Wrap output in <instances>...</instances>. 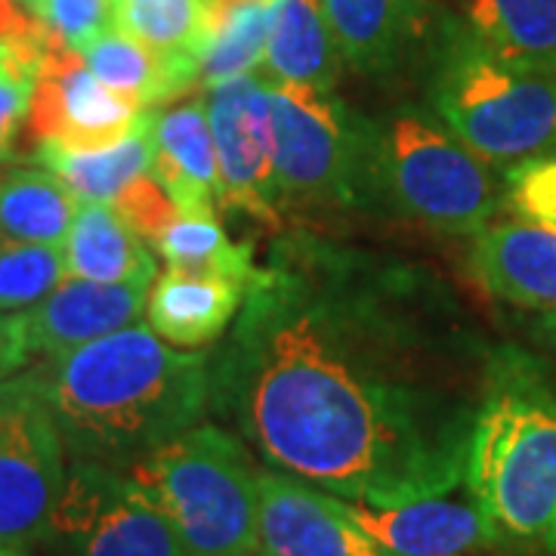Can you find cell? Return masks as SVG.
Returning <instances> with one entry per match:
<instances>
[{
	"label": "cell",
	"mask_w": 556,
	"mask_h": 556,
	"mask_svg": "<svg viewBox=\"0 0 556 556\" xmlns=\"http://www.w3.org/2000/svg\"><path fill=\"white\" fill-rule=\"evenodd\" d=\"M0 556H31L25 547H13V544H0Z\"/></svg>",
	"instance_id": "e575fe53"
},
{
	"label": "cell",
	"mask_w": 556,
	"mask_h": 556,
	"mask_svg": "<svg viewBox=\"0 0 556 556\" xmlns=\"http://www.w3.org/2000/svg\"><path fill=\"white\" fill-rule=\"evenodd\" d=\"M78 53L109 90L134 100L146 112L199 87V68L161 56L118 28L90 40Z\"/></svg>",
	"instance_id": "7402d4cb"
},
{
	"label": "cell",
	"mask_w": 556,
	"mask_h": 556,
	"mask_svg": "<svg viewBox=\"0 0 556 556\" xmlns=\"http://www.w3.org/2000/svg\"><path fill=\"white\" fill-rule=\"evenodd\" d=\"M340 60L362 75L390 72L424 28V0H321Z\"/></svg>",
	"instance_id": "ac0fdd59"
},
{
	"label": "cell",
	"mask_w": 556,
	"mask_h": 556,
	"mask_svg": "<svg viewBox=\"0 0 556 556\" xmlns=\"http://www.w3.org/2000/svg\"><path fill=\"white\" fill-rule=\"evenodd\" d=\"M152 285H100L65 278L60 288L25 313L35 356L60 358L93 340L139 325Z\"/></svg>",
	"instance_id": "5bb4252c"
},
{
	"label": "cell",
	"mask_w": 556,
	"mask_h": 556,
	"mask_svg": "<svg viewBox=\"0 0 556 556\" xmlns=\"http://www.w3.org/2000/svg\"><path fill=\"white\" fill-rule=\"evenodd\" d=\"M281 201H356L375 161L378 130L365 127L331 90L266 78Z\"/></svg>",
	"instance_id": "52a82bcc"
},
{
	"label": "cell",
	"mask_w": 556,
	"mask_h": 556,
	"mask_svg": "<svg viewBox=\"0 0 556 556\" xmlns=\"http://www.w3.org/2000/svg\"><path fill=\"white\" fill-rule=\"evenodd\" d=\"M343 510L365 535L396 556H470L501 541L470 485L399 507H365L343 501Z\"/></svg>",
	"instance_id": "4fadbf2b"
},
{
	"label": "cell",
	"mask_w": 556,
	"mask_h": 556,
	"mask_svg": "<svg viewBox=\"0 0 556 556\" xmlns=\"http://www.w3.org/2000/svg\"><path fill=\"white\" fill-rule=\"evenodd\" d=\"M35 356L25 313H0V383L16 378Z\"/></svg>",
	"instance_id": "d6a6232c"
},
{
	"label": "cell",
	"mask_w": 556,
	"mask_h": 556,
	"mask_svg": "<svg viewBox=\"0 0 556 556\" xmlns=\"http://www.w3.org/2000/svg\"><path fill=\"white\" fill-rule=\"evenodd\" d=\"M260 551L269 556H396L346 517L343 501L281 470H260Z\"/></svg>",
	"instance_id": "7c38bea8"
},
{
	"label": "cell",
	"mask_w": 556,
	"mask_h": 556,
	"mask_svg": "<svg viewBox=\"0 0 556 556\" xmlns=\"http://www.w3.org/2000/svg\"><path fill=\"white\" fill-rule=\"evenodd\" d=\"M538 334L547 340L551 346L556 350V313H547V316L541 318V325H538Z\"/></svg>",
	"instance_id": "836d02e7"
},
{
	"label": "cell",
	"mask_w": 556,
	"mask_h": 556,
	"mask_svg": "<svg viewBox=\"0 0 556 556\" xmlns=\"http://www.w3.org/2000/svg\"><path fill=\"white\" fill-rule=\"evenodd\" d=\"M207 121L214 134L219 167V211L244 214L281 232L276 186V137L266 78H244L219 84L207 93Z\"/></svg>",
	"instance_id": "30bf717a"
},
{
	"label": "cell",
	"mask_w": 556,
	"mask_h": 556,
	"mask_svg": "<svg viewBox=\"0 0 556 556\" xmlns=\"http://www.w3.org/2000/svg\"><path fill=\"white\" fill-rule=\"evenodd\" d=\"M127 473L167 514L189 556L260 551V467L229 430L199 424Z\"/></svg>",
	"instance_id": "5b68a950"
},
{
	"label": "cell",
	"mask_w": 556,
	"mask_h": 556,
	"mask_svg": "<svg viewBox=\"0 0 556 556\" xmlns=\"http://www.w3.org/2000/svg\"><path fill=\"white\" fill-rule=\"evenodd\" d=\"M437 118L492 167L556 152V75L501 60L467 25H448L430 80Z\"/></svg>",
	"instance_id": "277c9868"
},
{
	"label": "cell",
	"mask_w": 556,
	"mask_h": 556,
	"mask_svg": "<svg viewBox=\"0 0 556 556\" xmlns=\"http://www.w3.org/2000/svg\"><path fill=\"white\" fill-rule=\"evenodd\" d=\"M0 56H3V47H0Z\"/></svg>",
	"instance_id": "f35d334b"
},
{
	"label": "cell",
	"mask_w": 556,
	"mask_h": 556,
	"mask_svg": "<svg viewBox=\"0 0 556 556\" xmlns=\"http://www.w3.org/2000/svg\"><path fill=\"white\" fill-rule=\"evenodd\" d=\"M68 460L130 470L211 412V353L130 325L31 368Z\"/></svg>",
	"instance_id": "7a4b0ae2"
},
{
	"label": "cell",
	"mask_w": 556,
	"mask_h": 556,
	"mask_svg": "<svg viewBox=\"0 0 556 556\" xmlns=\"http://www.w3.org/2000/svg\"><path fill=\"white\" fill-rule=\"evenodd\" d=\"M68 278L62 244L0 239V313H28Z\"/></svg>",
	"instance_id": "83f0119b"
},
{
	"label": "cell",
	"mask_w": 556,
	"mask_h": 556,
	"mask_svg": "<svg viewBox=\"0 0 556 556\" xmlns=\"http://www.w3.org/2000/svg\"><path fill=\"white\" fill-rule=\"evenodd\" d=\"M78 195L47 167H16L0 174V239L22 244H62Z\"/></svg>",
	"instance_id": "cb8c5ba5"
},
{
	"label": "cell",
	"mask_w": 556,
	"mask_h": 556,
	"mask_svg": "<svg viewBox=\"0 0 556 556\" xmlns=\"http://www.w3.org/2000/svg\"><path fill=\"white\" fill-rule=\"evenodd\" d=\"M248 285L167 269L149 288V328L170 346H207L236 321Z\"/></svg>",
	"instance_id": "e0dca14e"
},
{
	"label": "cell",
	"mask_w": 556,
	"mask_h": 556,
	"mask_svg": "<svg viewBox=\"0 0 556 556\" xmlns=\"http://www.w3.org/2000/svg\"><path fill=\"white\" fill-rule=\"evenodd\" d=\"M269 20H273V0H251L229 10H217L214 38L201 60L199 87L214 90L219 84L251 75L266 53Z\"/></svg>",
	"instance_id": "4316f807"
},
{
	"label": "cell",
	"mask_w": 556,
	"mask_h": 556,
	"mask_svg": "<svg viewBox=\"0 0 556 556\" xmlns=\"http://www.w3.org/2000/svg\"><path fill=\"white\" fill-rule=\"evenodd\" d=\"M211 0H115V28L161 56L199 68L214 38Z\"/></svg>",
	"instance_id": "d4e9b609"
},
{
	"label": "cell",
	"mask_w": 556,
	"mask_h": 556,
	"mask_svg": "<svg viewBox=\"0 0 556 556\" xmlns=\"http://www.w3.org/2000/svg\"><path fill=\"white\" fill-rule=\"evenodd\" d=\"M338 43L321 0H273L263 68L269 80L331 90L340 75Z\"/></svg>",
	"instance_id": "44dd1931"
},
{
	"label": "cell",
	"mask_w": 556,
	"mask_h": 556,
	"mask_svg": "<svg viewBox=\"0 0 556 556\" xmlns=\"http://www.w3.org/2000/svg\"><path fill=\"white\" fill-rule=\"evenodd\" d=\"M47 556H189L174 522L130 473L68 460L47 535Z\"/></svg>",
	"instance_id": "ba28073f"
},
{
	"label": "cell",
	"mask_w": 556,
	"mask_h": 556,
	"mask_svg": "<svg viewBox=\"0 0 556 556\" xmlns=\"http://www.w3.org/2000/svg\"><path fill=\"white\" fill-rule=\"evenodd\" d=\"M380 186L408 217L439 232L479 236L495 214L497 182L482 161L442 118L405 109L378 130Z\"/></svg>",
	"instance_id": "8992f818"
},
{
	"label": "cell",
	"mask_w": 556,
	"mask_h": 556,
	"mask_svg": "<svg viewBox=\"0 0 556 556\" xmlns=\"http://www.w3.org/2000/svg\"><path fill=\"white\" fill-rule=\"evenodd\" d=\"M155 161L152 177L174 199L179 214H217L219 167L204 102L152 109Z\"/></svg>",
	"instance_id": "2e32d148"
},
{
	"label": "cell",
	"mask_w": 556,
	"mask_h": 556,
	"mask_svg": "<svg viewBox=\"0 0 556 556\" xmlns=\"http://www.w3.org/2000/svg\"><path fill=\"white\" fill-rule=\"evenodd\" d=\"M112 207L118 211L121 219L137 232L139 239L152 241V244H159L161 236L167 232V226L179 217V207L152 174L130 182L118 199L112 201Z\"/></svg>",
	"instance_id": "4dcf8cb0"
},
{
	"label": "cell",
	"mask_w": 556,
	"mask_h": 556,
	"mask_svg": "<svg viewBox=\"0 0 556 556\" xmlns=\"http://www.w3.org/2000/svg\"><path fill=\"white\" fill-rule=\"evenodd\" d=\"M68 278L100 285H152L159 263L149 244L105 201H80L75 223L62 241Z\"/></svg>",
	"instance_id": "d6986e66"
},
{
	"label": "cell",
	"mask_w": 556,
	"mask_h": 556,
	"mask_svg": "<svg viewBox=\"0 0 556 556\" xmlns=\"http://www.w3.org/2000/svg\"><path fill=\"white\" fill-rule=\"evenodd\" d=\"M214 10H229V7H239V3H251V0H211Z\"/></svg>",
	"instance_id": "d590c367"
},
{
	"label": "cell",
	"mask_w": 556,
	"mask_h": 556,
	"mask_svg": "<svg viewBox=\"0 0 556 556\" xmlns=\"http://www.w3.org/2000/svg\"><path fill=\"white\" fill-rule=\"evenodd\" d=\"M38 16L72 50H84L115 28V0H43Z\"/></svg>",
	"instance_id": "f546056e"
},
{
	"label": "cell",
	"mask_w": 556,
	"mask_h": 556,
	"mask_svg": "<svg viewBox=\"0 0 556 556\" xmlns=\"http://www.w3.org/2000/svg\"><path fill=\"white\" fill-rule=\"evenodd\" d=\"M35 93V72L13 60L3 47L0 56V164L13 159L22 124L28 121Z\"/></svg>",
	"instance_id": "1f68e13d"
},
{
	"label": "cell",
	"mask_w": 556,
	"mask_h": 556,
	"mask_svg": "<svg viewBox=\"0 0 556 556\" xmlns=\"http://www.w3.org/2000/svg\"><path fill=\"white\" fill-rule=\"evenodd\" d=\"M470 263L495 298L556 313V226L532 219L485 226Z\"/></svg>",
	"instance_id": "9a60e30c"
},
{
	"label": "cell",
	"mask_w": 556,
	"mask_h": 556,
	"mask_svg": "<svg viewBox=\"0 0 556 556\" xmlns=\"http://www.w3.org/2000/svg\"><path fill=\"white\" fill-rule=\"evenodd\" d=\"M65 445L31 371L0 383V544L38 547L65 482Z\"/></svg>",
	"instance_id": "9c48e42d"
},
{
	"label": "cell",
	"mask_w": 556,
	"mask_h": 556,
	"mask_svg": "<svg viewBox=\"0 0 556 556\" xmlns=\"http://www.w3.org/2000/svg\"><path fill=\"white\" fill-rule=\"evenodd\" d=\"M146 109L109 90L65 40L53 38L35 75L28 137L72 149H97L121 139Z\"/></svg>",
	"instance_id": "8fae6325"
},
{
	"label": "cell",
	"mask_w": 556,
	"mask_h": 556,
	"mask_svg": "<svg viewBox=\"0 0 556 556\" xmlns=\"http://www.w3.org/2000/svg\"><path fill=\"white\" fill-rule=\"evenodd\" d=\"M35 159L40 161V167L56 174L78 195V201L112 204L130 182L152 174V161H155L152 109L142 112V118L109 146L72 149L60 142H40Z\"/></svg>",
	"instance_id": "ffe728a7"
},
{
	"label": "cell",
	"mask_w": 556,
	"mask_h": 556,
	"mask_svg": "<svg viewBox=\"0 0 556 556\" xmlns=\"http://www.w3.org/2000/svg\"><path fill=\"white\" fill-rule=\"evenodd\" d=\"M467 28L501 60L556 75V0H467Z\"/></svg>",
	"instance_id": "603a6c76"
},
{
	"label": "cell",
	"mask_w": 556,
	"mask_h": 556,
	"mask_svg": "<svg viewBox=\"0 0 556 556\" xmlns=\"http://www.w3.org/2000/svg\"><path fill=\"white\" fill-rule=\"evenodd\" d=\"M507 204L519 219L556 226V152L507 167Z\"/></svg>",
	"instance_id": "f1b7e54d"
},
{
	"label": "cell",
	"mask_w": 556,
	"mask_h": 556,
	"mask_svg": "<svg viewBox=\"0 0 556 556\" xmlns=\"http://www.w3.org/2000/svg\"><path fill=\"white\" fill-rule=\"evenodd\" d=\"M467 485L497 535L556 554V387L526 358H497L485 380Z\"/></svg>",
	"instance_id": "3957f363"
},
{
	"label": "cell",
	"mask_w": 556,
	"mask_h": 556,
	"mask_svg": "<svg viewBox=\"0 0 556 556\" xmlns=\"http://www.w3.org/2000/svg\"><path fill=\"white\" fill-rule=\"evenodd\" d=\"M251 556H269V554H263V551H257V554H251Z\"/></svg>",
	"instance_id": "74e56055"
},
{
	"label": "cell",
	"mask_w": 556,
	"mask_h": 556,
	"mask_svg": "<svg viewBox=\"0 0 556 556\" xmlns=\"http://www.w3.org/2000/svg\"><path fill=\"white\" fill-rule=\"evenodd\" d=\"M20 3H25V7H28V10H31V13H38V10H40V3H43V0H20Z\"/></svg>",
	"instance_id": "8d00e7d4"
},
{
	"label": "cell",
	"mask_w": 556,
	"mask_h": 556,
	"mask_svg": "<svg viewBox=\"0 0 556 556\" xmlns=\"http://www.w3.org/2000/svg\"><path fill=\"white\" fill-rule=\"evenodd\" d=\"M155 251L167 260V269H179L189 276L232 278L248 288L260 276L251 248L229 241L217 223V214H179L159 239Z\"/></svg>",
	"instance_id": "484cf974"
},
{
	"label": "cell",
	"mask_w": 556,
	"mask_h": 556,
	"mask_svg": "<svg viewBox=\"0 0 556 556\" xmlns=\"http://www.w3.org/2000/svg\"><path fill=\"white\" fill-rule=\"evenodd\" d=\"M477 408L412 288L318 244L260 269L211 353V412L273 470L365 507L467 485Z\"/></svg>",
	"instance_id": "6da1fadb"
}]
</instances>
